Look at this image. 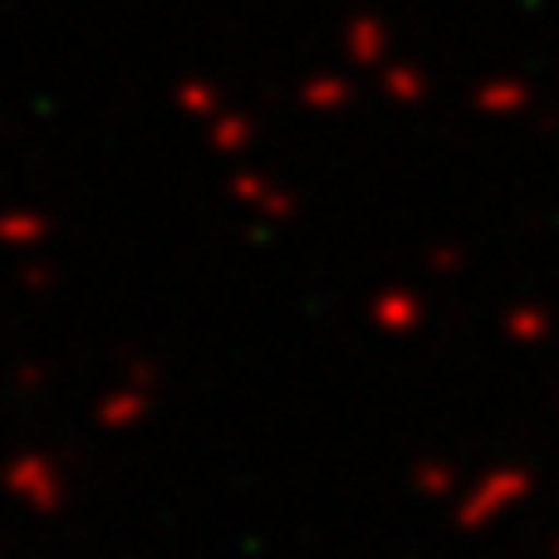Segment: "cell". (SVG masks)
Returning a JSON list of instances; mask_svg holds the SVG:
<instances>
[{
  "label": "cell",
  "instance_id": "1",
  "mask_svg": "<svg viewBox=\"0 0 559 559\" xmlns=\"http://www.w3.org/2000/svg\"><path fill=\"white\" fill-rule=\"evenodd\" d=\"M540 491V476L525 462H496L486 472H476L462 486V496L452 501V525L462 535H481L491 525H501L506 515H515L521 506H531V496Z\"/></svg>",
  "mask_w": 559,
  "mask_h": 559
},
{
  "label": "cell",
  "instance_id": "2",
  "mask_svg": "<svg viewBox=\"0 0 559 559\" xmlns=\"http://www.w3.org/2000/svg\"><path fill=\"white\" fill-rule=\"evenodd\" d=\"M147 413H153V368L147 364H133L128 383H118L114 393H104L94 407L98 427H108V432H128V427H138Z\"/></svg>",
  "mask_w": 559,
  "mask_h": 559
},
{
  "label": "cell",
  "instance_id": "3",
  "mask_svg": "<svg viewBox=\"0 0 559 559\" xmlns=\"http://www.w3.org/2000/svg\"><path fill=\"white\" fill-rule=\"evenodd\" d=\"M5 486L25 506H35V511H59V506H64V476H59L55 462H45V456H20V462L10 466Z\"/></svg>",
  "mask_w": 559,
  "mask_h": 559
},
{
  "label": "cell",
  "instance_id": "4",
  "mask_svg": "<svg viewBox=\"0 0 559 559\" xmlns=\"http://www.w3.org/2000/svg\"><path fill=\"white\" fill-rule=\"evenodd\" d=\"M373 324L383 329L388 338H407V334H417L423 329V319H427V309H423V299L413 295V289H383V295L373 299Z\"/></svg>",
  "mask_w": 559,
  "mask_h": 559
},
{
  "label": "cell",
  "instance_id": "5",
  "mask_svg": "<svg viewBox=\"0 0 559 559\" xmlns=\"http://www.w3.org/2000/svg\"><path fill=\"white\" fill-rule=\"evenodd\" d=\"M462 466L447 462V456H423V462L413 466V491L423 496V501H437V506H452L456 496H462Z\"/></svg>",
  "mask_w": 559,
  "mask_h": 559
},
{
  "label": "cell",
  "instance_id": "6",
  "mask_svg": "<svg viewBox=\"0 0 559 559\" xmlns=\"http://www.w3.org/2000/svg\"><path fill=\"white\" fill-rule=\"evenodd\" d=\"M501 329L515 348H540L545 338H550V314H545L540 305H515Z\"/></svg>",
  "mask_w": 559,
  "mask_h": 559
},
{
  "label": "cell",
  "instance_id": "7",
  "mask_svg": "<svg viewBox=\"0 0 559 559\" xmlns=\"http://www.w3.org/2000/svg\"><path fill=\"white\" fill-rule=\"evenodd\" d=\"M39 231H45V222L39 216H0V241H15V246H25V241H39Z\"/></svg>",
  "mask_w": 559,
  "mask_h": 559
},
{
  "label": "cell",
  "instance_id": "8",
  "mask_svg": "<svg viewBox=\"0 0 559 559\" xmlns=\"http://www.w3.org/2000/svg\"><path fill=\"white\" fill-rule=\"evenodd\" d=\"M550 559H559V535H555V545H550Z\"/></svg>",
  "mask_w": 559,
  "mask_h": 559
}]
</instances>
